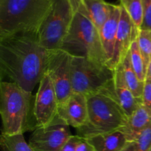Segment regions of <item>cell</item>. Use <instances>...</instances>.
Returning a JSON list of instances; mask_svg holds the SVG:
<instances>
[{"label":"cell","mask_w":151,"mask_h":151,"mask_svg":"<svg viewBox=\"0 0 151 151\" xmlns=\"http://www.w3.org/2000/svg\"><path fill=\"white\" fill-rule=\"evenodd\" d=\"M50 50L39 42L38 34L19 33L0 38L1 79L32 93L47 73Z\"/></svg>","instance_id":"cell-1"},{"label":"cell","mask_w":151,"mask_h":151,"mask_svg":"<svg viewBox=\"0 0 151 151\" xmlns=\"http://www.w3.org/2000/svg\"><path fill=\"white\" fill-rule=\"evenodd\" d=\"M72 22L62 43L63 50L74 57H83L96 63L106 65L100 32L91 21L81 0H71Z\"/></svg>","instance_id":"cell-2"},{"label":"cell","mask_w":151,"mask_h":151,"mask_svg":"<svg viewBox=\"0 0 151 151\" xmlns=\"http://www.w3.org/2000/svg\"><path fill=\"white\" fill-rule=\"evenodd\" d=\"M88 118L85 125L77 130L82 138L119 131L125 125L128 115L119 104L111 83L99 92L86 96Z\"/></svg>","instance_id":"cell-3"},{"label":"cell","mask_w":151,"mask_h":151,"mask_svg":"<svg viewBox=\"0 0 151 151\" xmlns=\"http://www.w3.org/2000/svg\"><path fill=\"white\" fill-rule=\"evenodd\" d=\"M52 4L53 0H0V38L38 34Z\"/></svg>","instance_id":"cell-4"},{"label":"cell","mask_w":151,"mask_h":151,"mask_svg":"<svg viewBox=\"0 0 151 151\" xmlns=\"http://www.w3.org/2000/svg\"><path fill=\"white\" fill-rule=\"evenodd\" d=\"M35 97L17 84L8 81L0 83V114L1 134H24L37 128L34 115Z\"/></svg>","instance_id":"cell-5"},{"label":"cell","mask_w":151,"mask_h":151,"mask_svg":"<svg viewBox=\"0 0 151 151\" xmlns=\"http://www.w3.org/2000/svg\"><path fill=\"white\" fill-rule=\"evenodd\" d=\"M114 79V70L83 57L72 56L71 82L73 93L86 96L99 92L109 86Z\"/></svg>","instance_id":"cell-6"},{"label":"cell","mask_w":151,"mask_h":151,"mask_svg":"<svg viewBox=\"0 0 151 151\" xmlns=\"http://www.w3.org/2000/svg\"><path fill=\"white\" fill-rule=\"evenodd\" d=\"M73 15L71 0H53L50 13L38 32L39 42L47 50L60 49Z\"/></svg>","instance_id":"cell-7"},{"label":"cell","mask_w":151,"mask_h":151,"mask_svg":"<svg viewBox=\"0 0 151 151\" xmlns=\"http://www.w3.org/2000/svg\"><path fill=\"white\" fill-rule=\"evenodd\" d=\"M72 56L63 50L50 51L47 72L50 75L57 94L59 106L72 94L71 63Z\"/></svg>","instance_id":"cell-8"},{"label":"cell","mask_w":151,"mask_h":151,"mask_svg":"<svg viewBox=\"0 0 151 151\" xmlns=\"http://www.w3.org/2000/svg\"><path fill=\"white\" fill-rule=\"evenodd\" d=\"M59 103L57 94L49 74L40 81L35 96L34 115L37 128L51 125L58 119Z\"/></svg>","instance_id":"cell-9"},{"label":"cell","mask_w":151,"mask_h":151,"mask_svg":"<svg viewBox=\"0 0 151 151\" xmlns=\"http://www.w3.org/2000/svg\"><path fill=\"white\" fill-rule=\"evenodd\" d=\"M72 136L69 125L58 117L48 126L35 128L29 145L34 151H60Z\"/></svg>","instance_id":"cell-10"},{"label":"cell","mask_w":151,"mask_h":151,"mask_svg":"<svg viewBox=\"0 0 151 151\" xmlns=\"http://www.w3.org/2000/svg\"><path fill=\"white\" fill-rule=\"evenodd\" d=\"M139 29L136 27L126 10L121 6V13L116 33L111 69L120 64L129 52L131 44L138 37Z\"/></svg>","instance_id":"cell-11"},{"label":"cell","mask_w":151,"mask_h":151,"mask_svg":"<svg viewBox=\"0 0 151 151\" xmlns=\"http://www.w3.org/2000/svg\"><path fill=\"white\" fill-rule=\"evenodd\" d=\"M58 117L62 122L75 129L83 126L88 118L86 96L72 93L64 103L59 106Z\"/></svg>","instance_id":"cell-12"},{"label":"cell","mask_w":151,"mask_h":151,"mask_svg":"<svg viewBox=\"0 0 151 151\" xmlns=\"http://www.w3.org/2000/svg\"><path fill=\"white\" fill-rule=\"evenodd\" d=\"M121 13V5L111 4L110 15L100 32V41L106 60V65L111 69L114 55L116 33ZM113 70V69H112Z\"/></svg>","instance_id":"cell-13"},{"label":"cell","mask_w":151,"mask_h":151,"mask_svg":"<svg viewBox=\"0 0 151 151\" xmlns=\"http://www.w3.org/2000/svg\"><path fill=\"white\" fill-rule=\"evenodd\" d=\"M114 88L119 104L128 116L132 114L142 104V100L134 97L127 85L121 63L114 69Z\"/></svg>","instance_id":"cell-14"},{"label":"cell","mask_w":151,"mask_h":151,"mask_svg":"<svg viewBox=\"0 0 151 151\" xmlns=\"http://www.w3.org/2000/svg\"><path fill=\"white\" fill-rule=\"evenodd\" d=\"M151 125V114L142 104L128 116L126 123L119 130L129 142H135L139 134Z\"/></svg>","instance_id":"cell-15"},{"label":"cell","mask_w":151,"mask_h":151,"mask_svg":"<svg viewBox=\"0 0 151 151\" xmlns=\"http://www.w3.org/2000/svg\"><path fill=\"white\" fill-rule=\"evenodd\" d=\"M85 139L96 151H120L129 143L125 136L119 131L94 136Z\"/></svg>","instance_id":"cell-16"},{"label":"cell","mask_w":151,"mask_h":151,"mask_svg":"<svg viewBox=\"0 0 151 151\" xmlns=\"http://www.w3.org/2000/svg\"><path fill=\"white\" fill-rule=\"evenodd\" d=\"M99 32L107 21L111 4L105 0H81Z\"/></svg>","instance_id":"cell-17"},{"label":"cell","mask_w":151,"mask_h":151,"mask_svg":"<svg viewBox=\"0 0 151 151\" xmlns=\"http://www.w3.org/2000/svg\"><path fill=\"white\" fill-rule=\"evenodd\" d=\"M121 64H122L124 78H125L127 85L132 91L134 97L142 100L145 83L142 82L139 79L138 76L131 64L129 52L125 56Z\"/></svg>","instance_id":"cell-18"},{"label":"cell","mask_w":151,"mask_h":151,"mask_svg":"<svg viewBox=\"0 0 151 151\" xmlns=\"http://www.w3.org/2000/svg\"><path fill=\"white\" fill-rule=\"evenodd\" d=\"M1 151H34L25 140L24 134L6 135L0 137Z\"/></svg>","instance_id":"cell-19"},{"label":"cell","mask_w":151,"mask_h":151,"mask_svg":"<svg viewBox=\"0 0 151 151\" xmlns=\"http://www.w3.org/2000/svg\"><path fill=\"white\" fill-rule=\"evenodd\" d=\"M129 54L131 64H132L133 68H134V71L137 73L139 79L142 82L145 83L147 70H146L142 55L140 52L139 48L138 37L131 44V48H130L129 50Z\"/></svg>","instance_id":"cell-20"},{"label":"cell","mask_w":151,"mask_h":151,"mask_svg":"<svg viewBox=\"0 0 151 151\" xmlns=\"http://www.w3.org/2000/svg\"><path fill=\"white\" fill-rule=\"evenodd\" d=\"M120 5L126 10L133 22L140 29L143 22V9L141 0H119Z\"/></svg>","instance_id":"cell-21"},{"label":"cell","mask_w":151,"mask_h":151,"mask_svg":"<svg viewBox=\"0 0 151 151\" xmlns=\"http://www.w3.org/2000/svg\"><path fill=\"white\" fill-rule=\"evenodd\" d=\"M138 44L144 60L146 70H147V67L151 61V30L139 29Z\"/></svg>","instance_id":"cell-22"},{"label":"cell","mask_w":151,"mask_h":151,"mask_svg":"<svg viewBox=\"0 0 151 151\" xmlns=\"http://www.w3.org/2000/svg\"><path fill=\"white\" fill-rule=\"evenodd\" d=\"M134 143L135 151L151 150V125L139 134Z\"/></svg>","instance_id":"cell-23"},{"label":"cell","mask_w":151,"mask_h":151,"mask_svg":"<svg viewBox=\"0 0 151 151\" xmlns=\"http://www.w3.org/2000/svg\"><path fill=\"white\" fill-rule=\"evenodd\" d=\"M143 9V22L140 29L151 30V0H141Z\"/></svg>","instance_id":"cell-24"},{"label":"cell","mask_w":151,"mask_h":151,"mask_svg":"<svg viewBox=\"0 0 151 151\" xmlns=\"http://www.w3.org/2000/svg\"><path fill=\"white\" fill-rule=\"evenodd\" d=\"M142 105L151 114V84L145 82L144 91H143Z\"/></svg>","instance_id":"cell-25"},{"label":"cell","mask_w":151,"mask_h":151,"mask_svg":"<svg viewBox=\"0 0 151 151\" xmlns=\"http://www.w3.org/2000/svg\"><path fill=\"white\" fill-rule=\"evenodd\" d=\"M81 138L82 137L77 134L72 135L69 141L66 143V145L62 147L60 151H77V147H78V145L81 141Z\"/></svg>","instance_id":"cell-26"},{"label":"cell","mask_w":151,"mask_h":151,"mask_svg":"<svg viewBox=\"0 0 151 151\" xmlns=\"http://www.w3.org/2000/svg\"><path fill=\"white\" fill-rule=\"evenodd\" d=\"M77 151H96L87 142L86 140L84 138H81L77 147Z\"/></svg>","instance_id":"cell-27"},{"label":"cell","mask_w":151,"mask_h":151,"mask_svg":"<svg viewBox=\"0 0 151 151\" xmlns=\"http://www.w3.org/2000/svg\"><path fill=\"white\" fill-rule=\"evenodd\" d=\"M120 151H135V143H134V142L128 143V144Z\"/></svg>","instance_id":"cell-28"},{"label":"cell","mask_w":151,"mask_h":151,"mask_svg":"<svg viewBox=\"0 0 151 151\" xmlns=\"http://www.w3.org/2000/svg\"><path fill=\"white\" fill-rule=\"evenodd\" d=\"M145 82L149 83L151 84V61L149 64L148 67H147V74H146V80Z\"/></svg>","instance_id":"cell-29"},{"label":"cell","mask_w":151,"mask_h":151,"mask_svg":"<svg viewBox=\"0 0 151 151\" xmlns=\"http://www.w3.org/2000/svg\"><path fill=\"white\" fill-rule=\"evenodd\" d=\"M150 151H151V150H150Z\"/></svg>","instance_id":"cell-30"}]
</instances>
